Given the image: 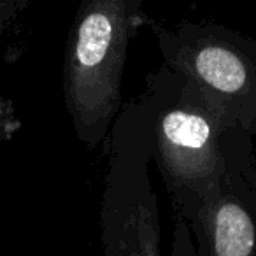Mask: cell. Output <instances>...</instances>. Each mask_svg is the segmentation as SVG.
I'll return each instance as SVG.
<instances>
[{
    "label": "cell",
    "mask_w": 256,
    "mask_h": 256,
    "mask_svg": "<svg viewBox=\"0 0 256 256\" xmlns=\"http://www.w3.org/2000/svg\"><path fill=\"white\" fill-rule=\"evenodd\" d=\"M148 23L140 0H90L76 12L65 48L64 93L84 146H98L110 134L121 110L128 48Z\"/></svg>",
    "instance_id": "cell-1"
},
{
    "label": "cell",
    "mask_w": 256,
    "mask_h": 256,
    "mask_svg": "<svg viewBox=\"0 0 256 256\" xmlns=\"http://www.w3.org/2000/svg\"><path fill=\"white\" fill-rule=\"evenodd\" d=\"M156 96V81L150 76L146 92L121 107L110 128L100 202L104 256H162L160 209L150 178Z\"/></svg>",
    "instance_id": "cell-2"
},
{
    "label": "cell",
    "mask_w": 256,
    "mask_h": 256,
    "mask_svg": "<svg viewBox=\"0 0 256 256\" xmlns=\"http://www.w3.org/2000/svg\"><path fill=\"white\" fill-rule=\"evenodd\" d=\"M154 160L178 216L188 214L226 167L235 128L195 84L170 68L156 72Z\"/></svg>",
    "instance_id": "cell-3"
},
{
    "label": "cell",
    "mask_w": 256,
    "mask_h": 256,
    "mask_svg": "<svg viewBox=\"0 0 256 256\" xmlns=\"http://www.w3.org/2000/svg\"><path fill=\"white\" fill-rule=\"evenodd\" d=\"M165 67L195 84L235 128L256 139V40L228 26L150 20Z\"/></svg>",
    "instance_id": "cell-4"
},
{
    "label": "cell",
    "mask_w": 256,
    "mask_h": 256,
    "mask_svg": "<svg viewBox=\"0 0 256 256\" xmlns=\"http://www.w3.org/2000/svg\"><path fill=\"white\" fill-rule=\"evenodd\" d=\"M198 240L196 256H256V146L237 130L226 167L182 216Z\"/></svg>",
    "instance_id": "cell-5"
},
{
    "label": "cell",
    "mask_w": 256,
    "mask_h": 256,
    "mask_svg": "<svg viewBox=\"0 0 256 256\" xmlns=\"http://www.w3.org/2000/svg\"><path fill=\"white\" fill-rule=\"evenodd\" d=\"M170 256H196V248L193 244L192 232L186 221L176 214L174 223V237H172V251Z\"/></svg>",
    "instance_id": "cell-6"
},
{
    "label": "cell",
    "mask_w": 256,
    "mask_h": 256,
    "mask_svg": "<svg viewBox=\"0 0 256 256\" xmlns=\"http://www.w3.org/2000/svg\"><path fill=\"white\" fill-rule=\"evenodd\" d=\"M25 6V0H0V34L11 25L12 20L18 16L20 9Z\"/></svg>",
    "instance_id": "cell-7"
}]
</instances>
